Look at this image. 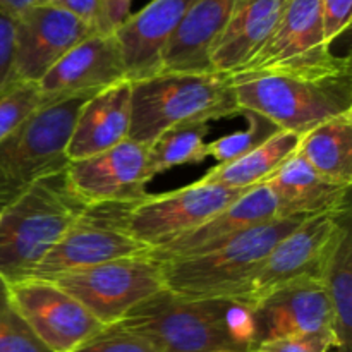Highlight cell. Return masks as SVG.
Returning a JSON list of instances; mask_svg holds the SVG:
<instances>
[{"label":"cell","mask_w":352,"mask_h":352,"mask_svg":"<svg viewBox=\"0 0 352 352\" xmlns=\"http://www.w3.org/2000/svg\"><path fill=\"white\" fill-rule=\"evenodd\" d=\"M265 184L274 192L278 219H308L322 213L351 212V186L327 179L298 151H294Z\"/></svg>","instance_id":"d6986e66"},{"label":"cell","mask_w":352,"mask_h":352,"mask_svg":"<svg viewBox=\"0 0 352 352\" xmlns=\"http://www.w3.org/2000/svg\"><path fill=\"white\" fill-rule=\"evenodd\" d=\"M287 0H239L210 50L212 71L232 74L258 48L282 16Z\"/></svg>","instance_id":"7402d4cb"},{"label":"cell","mask_w":352,"mask_h":352,"mask_svg":"<svg viewBox=\"0 0 352 352\" xmlns=\"http://www.w3.org/2000/svg\"><path fill=\"white\" fill-rule=\"evenodd\" d=\"M131 81L116 82L100 89L79 110L69 136L65 157L85 160L117 146L129 136Z\"/></svg>","instance_id":"ffe728a7"},{"label":"cell","mask_w":352,"mask_h":352,"mask_svg":"<svg viewBox=\"0 0 352 352\" xmlns=\"http://www.w3.org/2000/svg\"><path fill=\"white\" fill-rule=\"evenodd\" d=\"M7 287L14 308L50 352L72 351L105 327L47 278L7 282Z\"/></svg>","instance_id":"8fae6325"},{"label":"cell","mask_w":352,"mask_h":352,"mask_svg":"<svg viewBox=\"0 0 352 352\" xmlns=\"http://www.w3.org/2000/svg\"><path fill=\"white\" fill-rule=\"evenodd\" d=\"M43 105L38 82H7L0 89V141L19 129Z\"/></svg>","instance_id":"83f0119b"},{"label":"cell","mask_w":352,"mask_h":352,"mask_svg":"<svg viewBox=\"0 0 352 352\" xmlns=\"http://www.w3.org/2000/svg\"><path fill=\"white\" fill-rule=\"evenodd\" d=\"M323 285L330 308V332L337 352H352V230L344 232L337 244Z\"/></svg>","instance_id":"d4e9b609"},{"label":"cell","mask_w":352,"mask_h":352,"mask_svg":"<svg viewBox=\"0 0 352 352\" xmlns=\"http://www.w3.org/2000/svg\"><path fill=\"white\" fill-rule=\"evenodd\" d=\"M133 0H100V33H116L131 16Z\"/></svg>","instance_id":"e575fe53"},{"label":"cell","mask_w":352,"mask_h":352,"mask_svg":"<svg viewBox=\"0 0 352 352\" xmlns=\"http://www.w3.org/2000/svg\"><path fill=\"white\" fill-rule=\"evenodd\" d=\"M124 79H127L126 65L116 34L95 33L69 50L41 78L38 82L41 105L100 91Z\"/></svg>","instance_id":"5bb4252c"},{"label":"cell","mask_w":352,"mask_h":352,"mask_svg":"<svg viewBox=\"0 0 352 352\" xmlns=\"http://www.w3.org/2000/svg\"><path fill=\"white\" fill-rule=\"evenodd\" d=\"M239 0H195L168 41L160 72H210V50Z\"/></svg>","instance_id":"44dd1931"},{"label":"cell","mask_w":352,"mask_h":352,"mask_svg":"<svg viewBox=\"0 0 352 352\" xmlns=\"http://www.w3.org/2000/svg\"><path fill=\"white\" fill-rule=\"evenodd\" d=\"M86 206L67 167L31 186L0 213V277L6 282L30 277Z\"/></svg>","instance_id":"277c9868"},{"label":"cell","mask_w":352,"mask_h":352,"mask_svg":"<svg viewBox=\"0 0 352 352\" xmlns=\"http://www.w3.org/2000/svg\"><path fill=\"white\" fill-rule=\"evenodd\" d=\"M251 323L253 346L265 340L330 332V308L323 280L299 282L272 292L251 306Z\"/></svg>","instance_id":"2e32d148"},{"label":"cell","mask_w":352,"mask_h":352,"mask_svg":"<svg viewBox=\"0 0 352 352\" xmlns=\"http://www.w3.org/2000/svg\"><path fill=\"white\" fill-rule=\"evenodd\" d=\"M332 57L323 36L320 0H287L267 40L232 74L308 67Z\"/></svg>","instance_id":"4fadbf2b"},{"label":"cell","mask_w":352,"mask_h":352,"mask_svg":"<svg viewBox=\"0 0 352 352\" xmlns=\"http://www.w3.org/2000/svg\"><path fill=\"white\" fill-rule=\"evenodd\" d=\"M14 64V17L0 12V89L10 81Z\"/></svg>","instance_id":"d6a6232c"},{"label":"cell","mask_w":352,"mask_h":352,"mask_svg":"<svg viewBox=\"0 0 352 352\" xmlns=\"http://www.w3.org/2000/svg\"><path fill=\"white\" fill-rule=\"evenodd\" d=\"M333 347L330 332L309 333V336L284 337V339L265 340L248 352H329Z\"/></svg>","instance_id":"4dcf8cb0"},{"label":"cell","mask_w":352,"mask_h":352,"mask_svg":"<svg viewBox=\"0 0 352 352\" xmlns=\"http://www.w3.org/2000/svg\"><path fill=\"white\" fill-rule=\"evenodd\" d=\"M43 3L72 14L100 33V23H102L100 0H45Z\"/></svg>","instance_id":"836d02e7"},{"label":"cell","mask_w":352,"mask_h":352,"mask_svg":"<svg viewBox=\"0 0 352 352\" xmlns=\"http://www.w3.org/2000/svg\"><path fill=\"white\" fill-rule=\"evenodd\" d=\"M277 201L267 184L250 188L239 199L222 212L215 213L212 219L203 222L196 229L181 234L167 241L162 246L153 248L150 258L158 263L181 260L208 251L219 244L227 243L232 237L261 226V223L277 220Z\"/></svg>","instance_id":"e0dca14e"},{"label":"cell","mask_w":352,"mask_h":352,"mask_svg":"<svg viewBox=\"0 0 352 352\" xmlns=\"http://www.w3.org/2000/svg\"><path fill=\"white\" fill-rule=\"evenodd\" d=\"M95 93L41 107L0 141V213L38 181L67 167L65 148L72 126L81 107Z\"/></svg>","instance_id":"8992f818"},{"label":"cell","mask_w":352,"mask_h":352,"mask_svg":"<svg viewBox=\"0 0 352 352\" xmlns=\"http://www.w3.org/2000/svg\"><path fill=\"white\" fill-rule=\"evenodd\" d=\"M0 352H50L14 308L7 282L0 277Z\"/></svg>","instance_id":"f1b7e54d"},{"label":"cell","mask_w":352,"mask_h":352,"mask_svg":"<svg viewBox=\"0 0 352 352\" xmlns=\"http://www.w3.org/2000/svg\"><path fill=\"white\" fill-rule=\"evenodd\" d=\"M305 219H277L253 227L208 251L162 265L168 292L189 299L248 301L254 274L275 244Z\"/></svg>","instance_id":"5b68a950"},{"label":"cell","mask_w":352,"mask_h":352,"mask_svg":"<svg viewBox=\"0 0 352 352\" xmlns=\"http://www.w3.org/2000/svg\"><path fill=\"white\" fill-rule=\"evenodd\" d=\"M133 203L86 206L28 278L48 280L107 261L150 256L151 248L134 239L127 229V213Z\"/></svg>","instance_id":"52a82bcc"},{"label":"cell","mask_w":352,"mask_h":352,"mask_svg":"<svg viewBox=\"0 0 352 352\" xmlns=\"http://www.w3.org/2000/svg\"><path fill=\"white\" fill-rule=\"evenodd\" d=\"M296 151L327 179L352 186V113L309 129Z\"/></svg>","instance_id":"603a6c76"},{"label":"cell","mask_w":352,"mask_h":352,"mask_svg":"<svg viewBox=\"0 0 352 352\" xmlns=\"http://www.w3.org/2000/svg\"><path fill=\"white\" fill-rule=\"evenodd\" d=\"M116 325L157 352H248L253 346L251 305L237 299H189L162 289Z\"/></svg>","instance_id":"7a4b0ae2"},{"label":"cell","mask_w":352,"mask_h":352,"mask_svg":"<svg viewBox=\"0 0 352 352\" xmlns=\"http://www.w3.org/2000/svg\"><path fill=\"white\" fill-rule=\"evenodd\" d=\"M241 116L226 72H158L131 82L127 140L150 146L165 131Z\"/></svg>","instance_id":"3957f363"},{"label":"cell","mask_w":352,"mask_h":352,"mask_svg":"<svg viewBox=\"0 0 352 352\" xmlns=\"http://www.w3.org/2000/svg\"><path fill=\"white\" fill-rule=\"evenodd\" d=\"M88 309L102 325H113L164 285L162 265L150 256L122 258L48 278Z\"/></svg>","instance_id":"9c48e42d"},{"label":"cell","mask_w":352,"mask_h":352,"mask_svg":"<svg viewBox=\"0 0 352 352\" xmlns=\"http://www.w3.org/2000/svg\"><path fill=\"white\" fill-rule=\"evenodd\" d=\"M301 134L278 131L253 151L230 164L215 165L201 179L236 189H250L263 184L299 146Z\"/></svg>","instance_id":"cb8c5ba5"},{"label":"cell","mask_w":352,"mask_h":352,"mask_svg":"<svg viewBox=\"0 0 352 352\" xmlns=\"http://www.w3.org/2000/svg\"><path fill=\"white\" fill-rule=\"evenodd\" d=\"M248 119V127L244 131L227 134V136L219 138V140L206 143V155L215 158L217 165L230 164L234 160H239L241 157L248 155L263 144L265 141L270 140L272 136L282 131L280 127L275 126L268 119L258 113L246 112L243 113Z\"/></svg>","instance_id":"4316f807"},{"label":"cell","mask_w":352,"mask_h":352,"mask_svg":"<svg viewBox=\"0 0 352 352\" xmlns=\"http://www.w3.org/2000/svg\"><path fill=\"white\" fill-rule=\"evenodd\" d=\"M45 0H0V12H6L9 16L17 17L21 12L33 6H40Z\"/></svg>","instance_id":"d590c367"},{"label":"cell","mask_w":352,"mask_h":352,"mask_svg":"<svg viewBox=\"0 0 352 352\" xmlns=\"http://www.w3.org/2000/svg\"><path fill=\"white\" fill-rule=\"evenodd\" d=\"M195 0H151L116 31L131 82L160 72L168 41Z\"/></svg>","instance_id":"ac0fdd59"},{"label":"cell","mask_w":352,"mask_h":352,"mask_svg":"<svg viewBox=\"0 0 352 352\" xmlns=\"http://www.w3.org/2000/svg\"><path fill=\"white\" fill-rule=\"evenodd\" d=\"M352 0H320L323 36L330 47L337 38L349 30Z\"/></svg>","instance_id":"1f68e13d"},{"label":"cell","mask_w":352,"mask_h":352,"mask_svg":"<svg viewBox=\"0 0 352 352\" xmlns=\"http://www.w3.org/2000/svg\"><path fill=\"white\" fill-rule=\"evenodd\" d=\"M89 24L57 7L40 3L14 17V64L10 81L40 82L41 78L91 34Z\"/></svg>","instance_id":"7c38bea8"},{"label":"cell","mask_w":352,"mask_h":352,"mask_svg":"<svg viewBox=\"0 0 352 352\" xmlns=\"http://www.w3.org/2000/svg\"><path fill=\"white\" fill-rule=\"evenodd\" d=\"M210 124H189L165 131L146 148V165L150 179L179 167L203 164L206 155V136Z\"/></svg>","instance_id":"484cf974"},{"label":"cell","mask_w":352,"mask_h":352,"mask_svg":"<svg viewBox=\"0 0 352 352\" xmlns=\"http://www.w3.org/2000/svg\"><path fill=\"white\" fill-rule=\"evenodd\" d=\"M69 352H157L150 342L119 325H107Z\"/></svg>","instance_id":"f546056e"},{"label":"cell","mask_w":352,"mask_h":352,"mask_svg":"<svg viewBox=\"0 0 352 352\" xmlns=\"http://www.w3.org/2000/svg\"><path fill=\"white\" fill-rule=\"evenodd\" d=\"M349 227L351 212L322 213L302 220L260 265L248 291L250 305L287 285L323 280L327 265Z\"/></svg>","instance_id":"ba28073f"},{"label":"cell","mask_w":352,"mask_h":352,"mask_svg":"<svg viewBox=\"0 0 352 352\" xmlns=\"http://www.w3.org/2000/svg\"><path fill=\"white\" fill-rule=\"evenodd\" d=\"M239 113L263 116L282 131L306 134L333 117L352 113L351 57L282 71L229 74Z\"/></svg>","instance_id":"6da1fadb"},{"label":"cell","mask_w":352,"mask_h":352,"mask_svg":"<svg viewBox=\"0 0 352 352\" xmlns=\"http://www.w3.org/2000/svg\"><path fill=\"white\" fill-rule=\"evenodd\" d=\"M74 191L91 203H133L148 195L151 181L146 146L126 140L117 146L67 165Z\"/></svg>","instance_id":"9a60e30c"},{"label":"cell","mask_w":352,"mask_h":352,"mask_svg":"<svg viewBox=\"0 0 352 352\" xmlns=\"http://www.w3.org/2000/svg\"><path fill=\"white\" fill-rule=\"evenodd\" d=\"M246 191L199 179L175 191L146 195L131 206L127 229L134 239L153 250L199 227Z\"/></svg>","instance_id":"30bf717a"}]
</instances>
